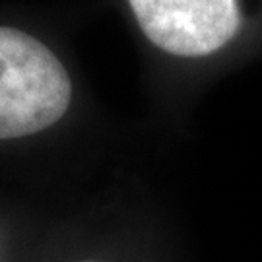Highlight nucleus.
Masks as SVG:
<instances>
[{
	"mask_svg": "<svg viewBox=\"0 0 262 262\" xmlns=\"http://www.w3.org/2000/svg\"><path fill=\"white\" fill-rule=\"evenodd\" d=\"M72 101V80L51 49L28 31L0 26V140L55 126Z\"/></svg>",
	"mask_w": 262,
	"mask_h": 262,
	"instance_id": "nucleus-1",
	"label": "nucleus"
},
{
	"mask_svg": "<svg viewBox=\"0 0 262 262\" xmlns=\"http://www.w3.org/2000/svg\"><path fill=\"white\" fill-rule=\"evenodd\" d=\"M144 37L161 53L202 58L224 51L243 28L241 0H126Z\"/></svg>",
	"mask_w": 262,
	"mask_h": 262,
	"instance_id": "nucleus-2",
	"label": "nucleus"
},
{
	"mask_svg": "<svg viewBox=\"0 0 262 262\" xmlns=\"http://www.w3.org/2000/svg\"><path fill=\"white\" fill-rule=\"evenodd\" d=\"M80 262H97V260H80Z\"/></svg>",
	"mask_w": 262,
	"mask_h": 262,
	"instance_id": "nucleus-3",
	"label": "nucleus"
}]
</instances>
